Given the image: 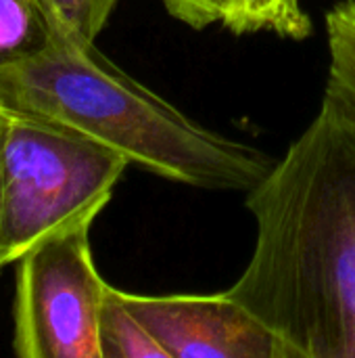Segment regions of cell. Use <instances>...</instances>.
Instances as JSON below:
<instances>
[{
    "label": "cell",
    "mask_w": 355,
    "mask_h": 358,
    "mask_svg": "<svg viewBox=\"0 0 355 358\" xmlns=\"http://www.w3.org/2000/svg\"><path fill=\"white\" fill-rule=\"evenodd\" d=\"M4 266H6V260H4V258H2V256H0V271H2V268H4Z\"/></svg>",
    "instance_id": "13"
},
{
    "label": "cell",
    "mask_w": 355,
    "mask_h": 358,
    "mask_svg": "<svg viewBox=\"0 0 355 358\" xmlns=\"http://www.w3.org/2000/svg\"><path fill=\"white\" fill-rule=\"evenodd\" d=\"M328 80L322 101L355 126V0H339L326 13Z\"/></svg>",
    "instance_id": "6"
},
{
    "label": "cell",
    "mask_w": 355,
    "mask_h": 358,
    "mask_svg": "<svg viewBox=\"0 0 355 358\" xmlns=\"http://www.w3.org/2000/svg\"><path fill=\"white\" fill-rule=\"evenodd\" d=\"M54 29L38 0H0V67L42 52Z\"/></svg>",
    "instance_id": "9"
},
{
    "label": "cell",
    "mask_w": 355,
    "mask_h": 358,
    "mask_svg": "<svg viewBox=\"0 0 355 358\" xmlns=\"http://www.w3.org/2000/svg\"><path fill=\"white\" fill-rule=\"evenodd\" d=\"M2 189H4V178H2V115H0V222H2Z\"/></svg>",
    "instance_id": "12"
},
{
    "label": "cell",
    "mask_w": 355,
    "mask_h": 358,
    "mask_svg": "<svg viewBox=\"0 0 355 358\" xmlns=\"http://www.w3.org/2000/svg\"><path fill=\"white\" fill-rule=\"evenodd\" d=\"M2 115L0 256L19 262L44 237L94 218L130 162L71 130Z\"/></svg>",
    "instance_id": "3"
},
{
    "label": "cell",
    "mask_w": 355,
    "mask_h": 358,
    "mask_svg": "<svg viewBox=\"0 0 355 358\" xmlns=\"http://www.w3.org/2000/svg\"><path fill=\"white\" fill-rule=\"evenodd\" d=\"M100 358H169L165 348L123 304L119 289L107 287L98 323Z\"/></svg>",
    "instance_id": "8"
},
{
    "label": "cell",
    "mask_w": 355,
    "mask_h": 358,
    "mask_svg": "<svg viewBox=\"0 0 355 358\" xmlns=\"http://www.w3.org/2000/svg\"><path fill=\"white\" fill-rule=\"evenodd\" d=\"M165 10L192 29H205L222 23L230 8V0H161Z\"/></svg>",
    "instance_id": "11"
},
{
    "label": "cell",
    "mask_w": 355,
    "mask_h": 358,
    "mask_svg": "<svg viewBox=\"0 0 355 358\" xmlns=\"http://www.w3.org/2000/svg\"><path fill=\"white\" fill-rule=\"evenodd\" d=\"M0 113L71 130L165 180L203 191L249 193L276 164L259 147L186 117L94 44L56 29L36 57L0 67Z\"/></svg>",
    "instance_id": "2"
},
{
    "label": "cell",
    "mask_w": 355,
    "mask_h": 358,
    "mask_svg": "<svg viewBox=\"0 0 355 358\" xmlns=\"http://www.w3.org/2000/svg\"><path fill=\"white\" fill-rule=\"evenodd\" d=\"M52 29L94 44L119 0H38Z\"/></svg>",
    "instance_id": "10"
},
{
    "label": "cell",
    "mask_w": 355,
    "mask_h": 358,
    "mask_svg": "<svg viewBox=\"0 0 355 358\" xmlns=\"http://www.w3.org/2000/svg\"><path fill=\"white\" fill-rule=\"evenodd\" d=\"M119 294L169 358H289L276 334L228 292L209 296Z\"/></svg>",
    "instance_id": "5"
},
{
    "label": "cell",
    "mask_w": 355,
    "mask_h": 358,
    "mask_svg": "<svg viewBox=\"0 0 355 358\" xmlns=\"http://www.w3.org/2000/svg\"><path fill=\"white\" fill-rule=\"evenodd\" d=\"M222 25L232 34L270 31L289 40H308L314 31L301 0H230Z\"/></svg>",
    "instance_id": "7"
},
{
    "label": "cell",
    "mask_w": 355,
    "mask_h": 358,
    "mask_svg": "<svg viewBox=\"0 0 355 358\" xmlns=\"http://www.w3.org/2000/svg\"><path fill=\"white\" fill-rule=\"evenodd\" d=\"M245 203L255 248L226 292L289 358H355V126L322 101Z\"/></svg>",
    "instance_id": "1"
},
{
    "label": "cell",
    "mask_w": 355,
    "mask_h": 358,
    "mask_svg": "<svg viewBox=\"0 0 355 358\" xmlns=\"http://www.w3.org/2000/svg\"><path fill=\"white\" fill-rule=\"evenodd\" d=\"M90 227L56 231L17 262V357L100 358L98 323L109 285L92 260Z\"/></svg>",
    "instance_id": "4"
}]
</instances>
